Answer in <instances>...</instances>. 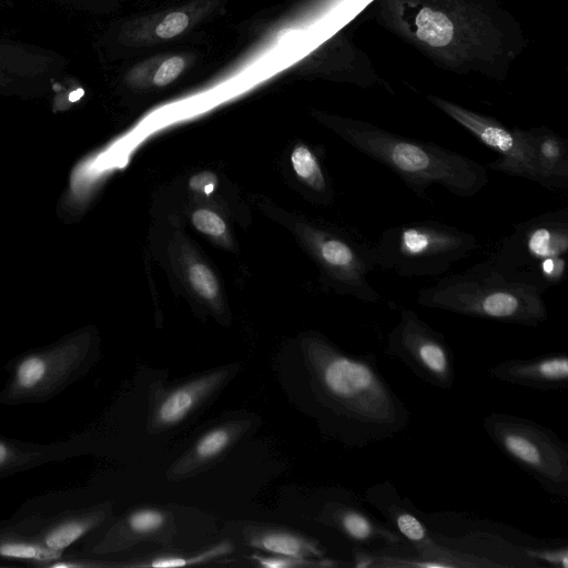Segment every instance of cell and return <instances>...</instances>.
I'll use <instances>...</instances> for the list:
<instances>
[{"instance_id":"obj_1","label":"cell","mask_w":568,"mask_h":568,"mask_svg":"<svg viewBox=\"0 0 568 568\" xmlns=\"http://www.w3.org/2000/svg\"><path fill=\"white\" fill-rule=\"evenodd\" d=\"M301 354L314 402L336 436L363 448L407 428L410 413L377 366L374 354H351L310 332Z\"/></svg>"},{"instance_id":"obj_2","label":"cell","mask_w":568,"mask_h":568,"mask_svg":"<svg viewBox=\"0 0 568 568\" xmlns=\"http://www.w3.org/2000/svg\"><path fill=\"white\" fill-rule=\"evenodd\" d=\"M327 123L354 149L393 171L423 201L429 199L433 184L459 197H470L488 184L485 165L434 142L356 120L331 118Z\"/></svg>"},{"instance_id":"obj_3","label":"cell","mask_w":568,"mask_h":568,"mask_svg":"<svg viewBox=\"0 0 568 568\" xmlns=\"http://www.w3.org/2000/svg\"><path fill=\"white\" fill-rule=\"evenodd\" d=\"M416 302L423 307L524 326H537L548 317L540 292L509 280L489 261L422 288Z\"/></svg>"},{"instance_id":"obj_4","label":"cell","mask_w":568,"mask_h":568,"mask_svg":"<svg viewBox=\"0 0 568 568\" xmlns=\"http://www.w3.org/2000/svg\"><path fill=\"white\" fill-rule=\"evenodd\" d=\"M567 254L568 210L560 207L516 224L489 262L509 280L542 294L566 280Z\"/></svg>"},{"instance_id":"obj_5","label":"cell","mask_w":568,"mask_h":568,"mask_svg":"<svg viewBox=\"0 0 568 568\" xmlns=\"http://www.w3.org/2000/svg\"><path fill=\"white\" fill-rule=\"evenodd\" d=\"M477 246L471 233L435 220L390 226L374 244L377 266L404 277L444 274Z\"/></svg>"},{"instance_id":"obj_6","label":"cell","mask_w":568,"mask_h":568,"mask_svg":"<svg viewBox=\"0 0 568 568\" xmlns=\"http://www.w3.org/2000/svg\"><path fill=\"white\" fill-rule=\"evenodd\" d=\"M483 429L496 447L549 495L568 498V444L531 419L490 413Z\"/></svg>"},{"instance_id":"obj_7","label":"cell","mask_w":568,"mask_h":568,"mask_svg":"<svg viewBox=\"0 0 568 568\" xmlns=\"http://www.w3.org/2000/svg\"><path fill=\"white\" fill-rule=\"evenodd\" d=\"M296 234L337 292L364 303H377L381 294L368 275L377 267L374 244L345 232L312 223H297Z\"/></svg>"},{"instance_id":"obj_8","label":"cell","mask_w":568,"mask_h":568,"mask_svg":"<svg viewBox=\"0 0 568 568\" xmlns=\"http://www.w3.org/2000/svg\"><path fill=\"white\" fill-rule=\"evenodd\" d=\"M385 353L399 359L420 381L449 390L455 383V359L445 336L413 310L403 308L387 334Z\"/></svg>"},{"instance_id":"obj_9","label":"cell","mask_w":568,"mask_h":568,"mask_svg":"<svg viewBox=\"0 0 568 568\" xmlns=\"http://www.w3.org/2000/svg\"><path fill=\"white\" fill-rule=\"evenodd\" d=\"M433 102L484 145L499 155L486 165L487 170L527 179L544 187L546 186L545 180L536 166L526 130L508 129L497 120L468 111L444 100L433 99Z\"/></svg>"},{"instance_id":"obj_10","label":"cell","mask_w":568,"mask_h":568,"mask_svg":"<svg viewBox=\"0 0 568 568\" xmlns=\"http://www.w3.org/2000/svg\"><path fill=\"white\" fill-rule=\"evenodd\" d=\"M240 368V364L233 363L172 386L153 384L149 396L148 432L159 434L181 425L222 389Z\"/></svg>"},{"instance_id":"obj_11","label":"cell","mask_w":568,"mask_h":568,"mask_svg":"<svg viewBox=\"0 0 568 568\" xmlns=\"http://www.w3.org/2000/svg\"><path fill=\"white\" fill-rule=\"evenodd\" d=\"M364 498L416 549L426 567H457L459 556L444 551L445 549L434 540L426 525L416 515L417 510L408 506V499L400 498L390 481L385 480L369 487Z\"/></svg>"},{"instance_id":"obj_12","label":"cell","mask_w":568,"mask_h":568,"mask_svg":"<svg viewBox=\"0 0 568 568\" xmlns=\"http://www.w3.org/2000/svg\"><path fill=\"white\" fill-rule=\"evenodd\" d=\"M253 427L252 419H231L204 432L169 468L170 480L194 477L220 462Z\"/></svg>"},{"instance_id":"obj_13","label":"cell","mask_w":568,"mask_h":568,"mask_svg":"<svg viewBox=\"0 0 568 568\" xmlns=\"http://www.w3.org/2000/svg\"><path fill=\"white\" fill-rule=\"evenodd\" d=\"M175 532L176 526L171 511L159 507H141L112 526L95 552L122 551L146 541L169 545Z\"/></svg>"},{"instance_id":"obj_14","label":"cell","mask_w":568,"mask_h":568,"mask_svg":"<svg viewBox=\"0 0 568 568\" xmlns=\"http://www.w3.org/2000/svg\"><path fill=\"white\" fill-rule=\"evenodd\" d=\"M489 377L537 390L568 387V355L550 353L529 359H506L487 371Z\"/></svg>"},{"instance_id":"obj_15","label":"cell","mask_w":568,"mask_h":568,"mask_svg":"<svg viewBox=\"0 0 568 568\" xmlns=\"http://www.w3.org/2000/svg\"><path fill=\"white\" fill-rule=\"evenodd\" d=\"M318 519L359 546L385 549L404 546L405 539L397 531L378 521L362 506L328 503L323 507Z\"/></svg>"},{"instance_id":"obj_16","label":"cell","mask_w":568,"mask_h":568,"mask_svg":"<svg viewBox=\"0 0 568 568\" xmlns=\"http://www.w3.org/2000/svg\"><path fill=\"white\" fill-rule=\"evenodd\" d=\"M242 535L248 547L267 554L306 559H320L325 555L317 540L282 527L247 526Z\"/></svg>"},{"instance_id":"obj_17","label":"cell","mask_w":568,"mask_h":568,"mask_svg":"<svg viewBox=\"0 0 568 568\" xmlns=\"http://www.w3.org/2000/svg\"><path fill=\"white\" fill-rule=\"evenodd\" d=\"M532 148L536 166L545 180L546 189L568 187V142L546 128L526 130Z\"/></svg>"},{"instance_id":"obj_18","label":"cell","mask_w":568,"mask_h":568,"mask_svg":"<svg viewBox=\"0 0 568 568\" xmlns=\"http://www.w3.org/2000/svg\"><path fill=\"white\" fill-rule=\"evenodd\" d=\"M180 267L183 278L193 294L213 312H223V298L217 276L186 244L180 253Z\"/></svg>"},{"instance_id":"obj_19","label":"cell","mask_w":568,"mask_h":568,"mask_svg":"<svg viewBox=\"0 0 568 568\" xmlns=\"http://www.w3.org/2000/svg\"><path fill=\"white\" fill-rule=\"evenodd\" d=\"M291 165L298 181L315 195L328 201L332 191L318 155L303 143L296 144L291 152Z\"/></svg>"},{"instance_id":"obj_20","label":"cell","mask_w":568,"mask_h":568,"mask_svg":"<svg viewBox=\"0 0 568 568\" xmlns=\"http://www.w3.org/2000/svg\"><path fill=\"white\" fill-rule=\"evenodd\" d=\"M413 26L418 40L434 48L447 47L455 39V24L440 9L419 8L414 16Z\"/></svg>"},{"instance_id":"obj_21","label":"cell","mask_w":568,"mask_h":568,"mask_svg":"<svg viewBox=\"0 0 568 568\" xmlns=\"http://www.w3.org/2000/svg\"><path fill=\"white\" fill-rule=\"evenodd\" d=\"M104 518L105 513L102 510L69 518L48 529L41 542L51 549L62 551L102 523Z\"/></svg>"},{"instance_id":"obj_22","label":"cell","mask_w":568,"mask_h":568,"mask_svg":"<svg viewBox=\"0 0 568 568\" xmlns=\"http://www.w3.org/2000/svg\"><path fill=\"white\" fill-rule=\"evenodd\" d=\"M235 547L230 540H222L215 545L207 547L196 554H162L155 555L143 559L134 564L125 566L130 567H151V568H175V567H187L194 565H202L219 558L231 555Z\"/></svg>"},{"instance_id":"obj_23","label":"cell","mask_w":568,"mask_h":568,"mask_svg":"<svg viewBox=\"0 0 568 568\" xmlns=\"http://www.w3.org/2000/svg\"><path fill=\"white\" fill-rule=\"evenodd\" d=\"M62 551L51 549L42 542L21 539H6L0 541V556L19 560H30L48 564L59 560Z\"/></svg>"},{"instance_id":"obj_24","label":"cell","mask_w":568,"mask_h":568,"mask_svg":"<svg viewBox=\"0 0 568 568\" xmlns=\"http://www.w3.org/2000/svg\"><path fill=\"white\" fill-rule=\"evenodd\" d=\"M190 220L196 231L224 247H231L232 240L227 224L217 212L207 207H197L191 213Z\"/></svg>"},{"instance_id":"obj_25","label":"cell","mask_w":568,"mask_h":568,"mask_svg":"<svg viewBox=\"0 0 568 568\" xmlns=\"http://www.w3.org/2000/svg\"><path fill=\"white\" fill-rule=\"evenodd\" d=\"M250 559L263 568L334 567L337 564L327 558L306 559L282 555L252 554Z\"/></svg>"},{"instance_id":"obj_26","label":"cell","mask_w":568,"mask_h":568,"mask_svg":"<svg viewBox=\"0 0 568 568\" xmlns=\"http://www.w3.org/2000/svg\"><path fill=\"white\" fill-rule=\"evenodd\" d=\"M191 16L186 11L179 10L166 13L153 22L150 28V40H169L184 32L190 23Z\"/></svg>"},{"instance_id":"obj_27","label":"cell","mask_w":568,"mask_h":568,"mask_svg":"<svg viewBox=\"0 0 568 568\" xmlns=\"http://www.w3.org/2000/svg\"><path fill=\"white\" fill-rule=\"evenodd\" d=\"M186 63L183 55H171L163 59L156 70L154 69L151 83L158 88L169 85L184 71Z\"/></svg>"},{"instance_id":"obj_28","label":"cell","mask_w":568,"mask_h":568,"mask_svg":"<svg viewBox=\"0 0 568 568\" xmlns=\"http://www.w3.org/2000/svg\"><path fill=\"white\" fill-rule=\"evenodd\" d=\"M528 558L542 561L555 568H568V547L567 545L558 547L524 548Z\"/></svg>"},{"instance_id":"obj_29","label":"cell","mask_w":568,"mask_h":568,"mask_svg":"<svg viewBox=\"0 0 568 568\" xmlns=\"http://www.w3.org/2000/svg\"><path fill=\"white\" fill-rule=\"evenodd\" d=\"M217 175L211 171H202L191 176L190 189L202 195H210L217 186Z\"/></svg>"},{"instance_id":"obj_30","label":"cell","mask_w":568,"mask_h":568,"mask_svg":"<svg viewBox=\"0 0 568 568\" xmlns=\"http://www.w3.org/2000/svg\"><path fill=\"white\" fill-rule=\"evenodd\" d=\"M14 457V450L9 445L0 442V468L13 460Z\"/></svg>"}]
</instances>
